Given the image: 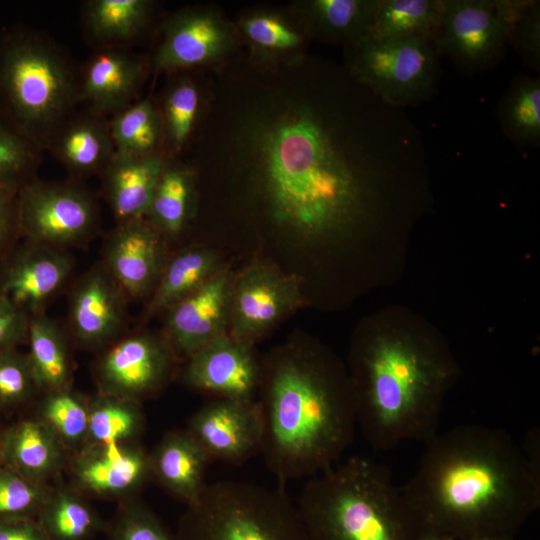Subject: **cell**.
Returning a JSON list of instances; mask_svg holds the SVG:
<instances>
[{
  "mask_svg": "<svg viewBox=\"0 0 540 540\" xmlns=\"http://www.w3.org/2000/svg\"><path fill=\"white\" fill-rule=\"evenodd\" d=\"M379 0H311L298 5L308 35L327 41L351 43L366 36Z\"/></svg>",
  "mask_w": 540,
  "mask_h": 540,
  "instance_id": "cell-27",
  "label": "cell"
},
{
  "mask_svg": "<svg viewBox=\"0 0 540 540\" xmlns=\"http://www.w3.org/2000/svg\"><path fill=\"white\" fill-rule=\"evenodd\" d=\"M125 293L104 264L87 272L74 287L69 325L85 345H99L115 336L124 320Z\"/></svg>",
  "mask_w": 540,
  "mask_h": 540,
  "instance_id": "cell-21",
  "label": "cell"
},
{
  "mask_svg": "<svg viewBox=\"0 0 540 540\" xmlns=\"http://www.w3.org/2000/svg\"><path fill=\"white\" fill-rule=\"evenodd\" d=\"M108 540H178L145 505L129 501L106 525Z\"/></svg>",
  "mask_w": 540,
  "mask_h": 540,
  "instance_id": "cell-42",
  "label": "cell"
},
{
  "mask_svg": "<svg viewBox=\"0 0 540 540\" xmlns=\"http://www.w3.org/2000/svg\"><path fill=\"white\" fill-rule=\"evenodd\" d=\"M28 360L37 389L47 392L68 388L71 363L66 337L56 322L42 312L30 315Z\"/></svg>",
  "mask_w": 540,
  "mask_h": 540,
  "instance_id": "cell-30",
  "label": "cell"
},
{
  "mask_svg": "<svg viewBox=\"0 0 540 540\" xmlns=\"http://www.w3.org/2000/svg\"><path fill=\"white\" fill-rule=\"evenodd\" d=\"M72 57L54 38L16 25L0 33V102L43 151L78 105Z\"/></svg>",
  "mask_w": 540,
  "mask_h": 540,
  "instance_id": "cell-6",
  "label": "cell"
},
{
  "mask_svg": "<svg viewBox=\"0 0 540 540\" xmlns=\"http://www.w3.org/2000/svg\"><path fill=\"white\" fill-rule=\"evenodd\" d=\"M45 151L72 179L100 175L116 152L109 117L77 108L54 132Z\"/></svg>",
  "mask_w": 540,
  "mask_h": 540,
  "instance_id": "cell-22",
  "label": "cell"
},
{
  "mask_svg": "<svg viewBox=\"0 0 540 540\" xmlns=\"http://www.w3.org/2000/svg\"><path fill=\"white\" fill-rule=\"evenodd\" d=\"M350 382L357 426L373 449L390 450L438 433L442 401L456 373L438 347L398 335L377 336L357 349Z\"/></svg>",
  "mask_w": 540,
  "mask_h": 540,
  "instance_id": "cell-4",
  "label": "cell"
},
{
  "mask_svg": "<svg viewBox=\"0 0 540 540\" xmlns=\"http://www.w3.org/2000/svg\"><path fill=\"white\" fill-rule=\"evenodd\" d=\"M45 483L0 466V519L33 518L50 497Z\"/></svg>",
  "mask_w": 540,
  "mask_h": 540,
  "instance_id": "cell-40",
  "label": "cell"
},
{
  "mask_svg": "<svg viewBox=\"0 0 540 540\" xmlns=\"http://www.w3.org/2000/svg\"><path fill=\"white\" fill-rule=\"evenodd\" d=\"M143 424L137 401L103 394L89 407L87 438L95 445L126 443L142 431Z\"/></svg>",
  "mask_w": 540,
  "mask_h": 540,
  "instance_id": "cell-37",
  "label": "cell"
},
{
  "mask_svg": "<svg viewBox=\"0 0 540 540\" xmlns=\"http://www.w3.org/2000/svg\"><path fill=\"white\" fill-rule=\"evenodd\" d=\"M30 314L0 294V351L27 338Z\"/></svg>",
  "mask_w": 540,
  "mask_h": 540,
  "instance_id": "cell-44",
  "label": "cell"
},
{
  "mask_svg": "<svg viewBox=\"0 0 540 540\" xmlns=\"http://www.w3.org/2000/svg\"><path fill=\"white\" fill-rule=\"evenodd\" d=\"M301 301L295 276L262 263L247 267L233 283L229 335L252 345Z\"/></svg>",
  "mask_w": 540,
  "mask_h": 540,
  "instance_id": "cell-12",
  "label": "cell"
},
{
  "mask_svg": "<svg viewBox=\"0 0 540 540\" xmlns=\"http://www.w3.org/2000/svg\"><path fill=\"white\" fill-rule=\"evenodd\" d=\"M36 388L28 357L13 348L0 351V404L26 401Z\"/></svg>",
  "mask_w": 540,
  "mask_h": 540,
  "instance_id": "cell-43",
  "label": "cell"
},
{
  "mask_svg": "<svg viewBox=\"0 0 540 540\" xmlns=\"http://www.w3.org/2000/svg\"><path fill=\"white\" fill-rule=\"evenodd\" d=\"M508 44L534 70L540 68V1L507 0Z\"/></svg>",
  "mask_w": 540,
  "mask_h": 540,
  "instance_id": "cell-41",
  "label": "cell"
},
{
  "mask_svg": "<svg viewBox=\"0 0 540 540\" xmlns=\"http://www.w3.org/2000/svg\"><path fill=\"white\" fill-rule=\"evenodd\" d=\"M184 381L215 398L255 401L261 367L252 345L222 334L187 358Z\"/></svg>",
  "mask_w": 540,
  "mask_h": 540,
  "instance_id": "cell-16",
  "label": "cell"
},
{
  "mask_svg": "<svg viewBox=\"0 0 540 540\" xmlns=\"http://www.w3.org/2000/svg\"><path fill=\"white\" fill-rule=\"evenodd\" d=\"M503 133L520 146L540 142V78L520 77L504 95L498 107Z\"/></svg>",
  "mask_w": 540,
  "mask_h": 540,
  "instance_id": "cell-35",
  "label": "cell"
},
{
  "mask_svg": "<svg viewBox=\"0 0 540 540\" xmlns=\"http://www.w3.org/2000/svg\"><path fill=\"white\" fill-rule=\"evenodd\" d=\"M169 75L172 78L157 103L163 127V155L165 158H180L198 127L203 95L189 71Z\"/></svg>",
  "mask_w": 540,
  "mask_h": 540,
  "instance_id": "cell-28",
  "label": "cell"
},
{
  "mask_svg": "<svg viewBox=\"0 0 540 540\" xmlns=\"http://www.w3.org/2000/svg\"><path fill=\"white\" fill-rule=\"evenodd\" d=\"M40 419L62 443L77 445L87 438L89 406L68 388L47 392L40 406Z\"/></svg>",
  "mask_w": 540,
  "mask_h": 540,
  "instance_id": "cell-39",
  "label": "cell"
},
{
  "mask_svg": "<svg viewBox=\"0 0 540 540\" xmlns=\"http://www.w3.org/2000/svg\"><path fill=\"white\" fill-rule=\"evenodd\" d=\"M401 489L424 524L456 540L515 535L540 507V468L505 430L459 425L426 443Z\"/></svg>",
  "mask_w": 540,
  "mask_h": 540,
  "instance_id": "cell-2",
  "label": "cell"
},
{
  "mask_svg": "<svg viewBox=\"0 0 540 540\" xmlns=\"http://www.w3.org/2000/svg\"><path fill=\"white\" fill-rule=\"evenodd\" d=\"M187 506L178 540H307L296 505L281 485L217 481Z\"/></svg>",
  "mask_w": 540,
  "mask_h": 540,
  "instance_id": "cell-7",
  "label": "cell"
},
{
  "mask_svg": "<svg viewBox=\"0 0 540 540\" xmlns=\"http://www.w3.org/2000/svg\"><path fill=\"white\" fill-rule=\"evenodd\" d=\"M20 234L28 241L58 248L79 244L98 228L94 195L78 180L45 181L35 177L18 190Z\"/></svg>",
  "mask_w": 540,
  "mask_h": 540,
  "instance_id": "cell-9",
  "label": "cell"
},
{
  "mask_svg": "<svg viewBox=\"0 0 540 540\" xmlns=\"http://www.w3.org/2000/svg\"><path fill=\"white\" fill-rule=\"evenodd\" d=\"M165 157L115 152L100 174L104 197L117 223L144 218L158 185Z\"/></svg>",
  "mask_w": 540,
  "mask_h": 540,
  "instance_id": "cell-24",
  "label": "cell"
},
{
  "mask_svg": "<svg viewBox=\"0 0 540 540\" xmlns=\"http://www.w3.org/2000/svg\"><path fill=\"white\" fill-rule=\"evenodd\" d=\"M419 540H456L431 526L424 524Z\"/></svg>",
  "mask_w": 540,
  "mask_h": 540,
  "instance_id": "cell-47",
  "label": "cell"
},
{
  "mask_svg": "<svg viewBox=\"0 0 540 540\" xmlns=\"http://www.w3.org/2000/svg\"><path fill=\"white\" fill-rule=\"evenodd\" d=\"M461 540H516L515 535L510 534H483L467 537Z\"/></svg>",
  "mask_w": 540,
  "mask_h": 540,
  "instance_id": "cell-48",
  "label": "cell"
},
{
  "mask_svg": "<svg viewBox=\"0 0 540 540\" xmlns=\"http://www.w3.org/2000/svg\"><path fill=\"white\" fill-rule=\"evenodd\" d=\"M234 277L220 270L199 289L167 309V343L174 355L188 358L227 333Z\"/></svg>",
  "mask_w": 540,
  "mask_h": 540,
  "instance_id": "cell-17",
  "label": "cell"
},
{
  "mask_svg": "<svg viewBox=\"0 0 540 540\" xmlns=\"http://www.w3.org/2000/svg\"><path fill=\"white\" fill-rule=\"evenodd\" d=\"M222 268L217 255L204 248H189L177 253L163 267L149 312L168 309L210 280Z\"/></svg>",
  "mask_w": 540,
  "mask_h": 540,
  "instance_id": "cell-31",
  "label": "cell"
},
{
  "mask_svg": "<svg viewBox=\"0 0 540 540\" xmlns=\"http://www.w3.org/2000/svg\"><path fill=\"white\" fill-rule=\"evenodd\" d=\"M149 456L151 477L166 491L187 505L198 499L211 460L187 430L167 432Z\"/></svg>",
  "mask_w": 540,
  "mask_h": 540,
  "instance_id": "cell-25",
  "label": "cell"
},
{
  "mask_svg": "<svg viewBox=\"0 0 540 540\" xmlns=\"http://www.w3.org/2000/svg\"><path fill=\"white\" fill-rule=\"evenodd\" d=\"M19 235L18 190L0 183V253Z\"/></svg>",
  "mask_w": 540,
  "mask_h": 540,
  "instance_id": "cell-45",
  "label": "cell"
},
{
  "mask_svg": "<svg viewBox=\"0 0 540 540\" xmlns=\"http://www.w3.org/2000/svg\"><path fill=\"white\" fill-rule=\"evenodd\" d=\"M62 445L40 418L22 420L0 435V463L30 480L45 483L61 468Z\"/></svg>",
  "mask_w": 540,
  "mask_h": 540,
  "instance_id": "cell-26",
  "label": "cell"
},
{
  "mask_svg": "<svg viewBox=\"0 0 540 540\" xmlns=\"http://www.w3.org/2000/svg\"><path fill=\"white\" fill-rule=\"evenodd\" d=\"M43 152L0 102V183L19 190L36 177Z\"/></svg>",
  "mask_w": 540,
  "mask_h": 540,
  "instance_id": "cell-36",
  "label": "cell"
},
{
  "mask_svg": "<svg viewBox=\"0 0 540 540\" xmlns=\"http://www.w3.org/2000/svg\"><path fill=\"white\" fill-rule=\"evenodd\" d=\"M162 235L145 219L117 223L108 237L104 266L126 297L145 296L163 270Z\"/></svg>",
  "mask_w": 540,
  "mask_h": 540,
  "instance_id": "cell-19",
  "label": "cell"
},
{
  "mask_svg": "<svg viewBox=\"0 0 540 540\" xmlns=\"http://www.w3.org/2000/svg\"><path fill=\"white\" fill-rule=\"evenodd\" d=\"M187 431L211 461L240 465L260 452L261 420L256 400L215 398L190 417Z\"/></svg>",
  "mask_w": 540,
  "mask_h": 540,
  "instance_id": "cell-15",
  "label": "cell"
},
{
  "mask_svg": "<svg viewBox=\"0 0 540 540\" xmlns=\"http://www.w3.org/2000/svg\"><path fill=\"white\" fill-rule=\"evenodd\" d=\"M196 170L179 158H165L145 219L161 234H180L193 212Z\"/></svg>",
  "mask_w": 540,
  "mask_h": 540,
  "instance_id": "cell-29",
  "label": "cell"
},
{
  "mask_svg": "<svg viewBox=\"0 0 540 540\" xmlns=\"http://www.w3.org/2000/svg\"><path fill=\"white\" fill-rule=\"evenodd\" d=\"M173 356L167 341L153 335L122 339L96 366L103 394L137 402L155 394L169 377Z\"/></svg>",
  "mask_w": 540,
  "mask_h": 540,
  "instance_id": "cell-13",
  "label": "cell"
},
{
  "mask_svg": "<svg viewBox=\"0 0 540 540\" xmlns=\"http://www.w3.org/2000/svg\"><path fill=\"white\" fill-rule=\"evenodd\" d=\"M109 125L116 152L136 157L163 155L162 119L157 102L150 97H141L109 117Z\"/></svg>",
  "mask_w": 540,
  "mask_h": 540,
  "instance_id": "cell-32",
  "label": "cell"
},
{
  "mask_svg": "<svg viewBox=\"0 0 540 540\" xmlns=\"http://www.w3.org/2000/svg\"><path fill=\"white\" fill-rule=\"evenodd\" d=\"M233 46L230 25L208 8L182 9L161 25L160 38L149 57L151 71H191L221 60Z\"/></svg>",
  "mask_w": 540,
  "mask_h": 540,
  "instance_id": "cell-11",
  "label": "cell"
},
{
  "mask_svg": "<svg viewBox=\"0 0 540 540\" xmlns=\"http://www.w3.org/2000/svg\"><path fill=\"white\" fill-rule=\"evenodd\" d=\"M71 271L72 259L62 248L27 240L3 267L0 294L30 315L38 313L63 287Z\"/></svg>",
  "mask_w": 540,
  "mask_h": 540,
  "instance_id": "cell-18",
  "label": "cell"
},
{
  "mask_svg": "<svg viewBox=\"0 0 540 540\" xmlns=\"http://www.w3.org/2000/svg\"><path fill=\"white\" fill-rule=\"evenodd\" d=\"M442 0H379L368 37L375 40L413 35L436 37Z\"/></svg>",
  "mask_w": 540,
  "mask_h": 540,
  "instance_id": "cell-34",
  "label": "cell"
},
{
  "mask_svg": "<svg viewBox=\"0 0 540 540\" xmlns=\"http://www.w3.org/2000/svg\"><path fill=\"white\" fill-rule=\"evenodd\" d=\"M37 517L50 540H89L106 528L83 498L64 487L51 491Z\"/></svg>",
  "mask_w": 540,
  "mask_h": 540,
  "instance_id": "cell-33",
  "label": "cell"
},
{
  "mask_svg": "<svg viewBox=\"0 0 540 540\" xmlns=\"http://www.w3.org/2000/svg\"><path fill=\"white\" fill-rule=\"evenodd\" d=\"M240 30L255 50L268 55L299 52L306 33L273 12H254L246 16L240 22Z\"/></svg>",
  "mask_w": 540,
  "mask_h": 540,
  "instance_id": "cell-38",
  "label": "cell"
},
{
  "mask_svg": "<svg viewBox=\"0 0 540 540\" xmlns=\"http://www.w3.org/2000/svg\"><path fill=\"white\" fill-rule=\"evenodd\" d=\"M73 479L83 491L98 496L129 494L151 478L150 456L126 442L84 449L72 465Z\"/></svg>",
  "mask_w": 540,
  "mask_h": 540,
  "instance_id": "cell-20",
  "label": "cell"
},
{
  "mask_svg": "<svg viewBox=\"0 0 540 540\" xmlns=\"http://www.w3.org/2000/svg\"><path fill=\"white\" fill-rule=\"evenodd\" d=\"M345 46V70L385 104L404 109L436 92L440 53L435 36L375 40L366 35Z\"/></svg>",
  "mask_w": 540,
  "mask_h": 540,
  "instance_id": "cell-8",
  "label": "cell"
},
{
  "mask_svg": "<svg viewBox=\"0 0 540 540\" xmlns=\"http://www.w3.org/2000/svg\"><path fill=\"white\" fill-rule=\"evenodd\" d=\"M259 389V453L281 486L335 465L353 442L350 381L322 353L292 347L275 354L261 368Z\"/></svg>",
  "mask_w": 540,
  "mask_h": 540,
  "instance_id": "cell-3",
  "label": "cell"
},
{
  "mask_svg": "<svg viewBox=\"0 0 540 540\" xmlns=\"http://www.w3.org/2000/svg\"><path fill=\"white\" fill-rule=\"evenodd\" d=\"M157 3L150 0H85L80 24L95 49L124 48L143 38L153 25Z\"/></svg>",
  "mask_w": 540,
  "mask_h": 540,
  "instance_id": "cell-23",
  "label": "cell"
},
{
  "mask_svg": "<svg viewBox=\"0 0 540 540\" xmlns=\"http://www.w3.org/2000/svg\"><path fill=\"white\" fill-rule=\"evenodd\" d=\"M296 508L307 540H419L424 526L388 470L362 456L312 476Z\"/></svg>",
  "mask_w": 540,
  "mask_h": 540,
  "instance_id": "cell-5",
  "label": "cell"
},
{
  "mask_svg": "<svg viewBox=\"0 0 540 540\" xmlns=\"http://www.w3.org/2000/svg\"><path fill=\"white\" fill-rule=\"evenodd\" d=\"M436 34L440 54L463 73H479L500 61L508 44L503 0H442Z\"/></svg>",
  "mask_w": 540,
  "mask_h": 540,
  "instance_id": "cell-10",
  "label": "cell"
},
{
  "mask_svg": "<svg viewBox=\"0 0 540 540\" xmlns=\"http://www.w3.org/2000/svg\"><path fill=\"white\" fill-rule=\"evenodd\" d=\"M149 57L131 49H95L79 67L78 105L111 117L139 100Z\"/></svg>",
  "mask_w": 540,
  "mask_h": 540,
  "instance_id": "cell-14",
  "label": "cell"
},
{
  "mask_svg": "<svg viewBox=\"0 0 540 540\" xmlns=\"http://www.w3.org/2000/svg\"><path fill=\"white\" fill-rule=\"evenodd\" d=\"M0 540H50L33 518L0 519Z\"/></svg>",
  "mask_w": 540,
  "mask_h": 540,
  "instance_id": "cell-46",
  "label": "cell"
},
{
  "mask_svg": "<svg viewBox=\"0 0 540 540\" xmlns=\"http://www.w3.org/2000/svg\"><path fill=\"white\" fill-rule=\"evenodd\" d=\"M337 84L258 86L228 123L222 156L250 174L270 220L302 237L346 228L363 210L370 176L425 156L402 108L376 98L364 113Z\"/></svg>",
  "mask_w": 540,
  "mask_h": 540,
  "instance_id": "cell-1",
  "label": "cell"
}]
</instances>
